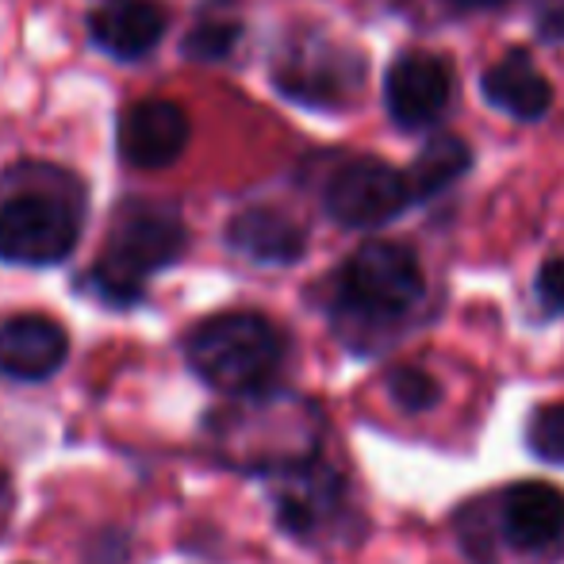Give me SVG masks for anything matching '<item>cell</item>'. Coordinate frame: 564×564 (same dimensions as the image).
Wrapping results in <instances>:
<instances>
[{
  "instance_id": "obj_1",
  "label": "cell",
  "mask_w": 564,
  "mask_h": 564,
  "mask_svg": "<svg viewBox=\"0 0 564 564\" xmlns=\"http://www.w3.org/2000/svg\"><path fill=\"white\" fill-rule=\"evenodd\" d=\"M85 224V188L54 162H15L0 177V261L58 265Z\"/></svg>"
},
{
  "instance_id": "obj_2",
  "label": "cell",
  "mask_w": 564,
  "mask_h": 564,
  "mask_svg": "<svg viewBox=\"0 0 564 564\" xmlns=\"http://www.w3.org/2000/svg\"><path fill=\"white\" fill-rule=\"evenodd\" d=\"M216 453L235 468L281 473L315 457L323 438V415L312 400L292 392H250L212 423Z\"/></svg>"
},
{
  "instance_id": "obj_3",
  "label": "cell",
  "mask_w": 564,
  "mask_h": 564,
  "mask_svg": "<svg viewBox=\"0 0 564 564\" xmlns=\"http://www.w3.org/2000/svg\"><path fill=\"white\" fill-rule=\"evenodd\" d=\"M185 349L196 377L227 395H250L269 388L284 361L281 330L253 312L212 315L188 335Z\"/></svg>"
},
{
  "instance_id": "obj_4",
  "label": "cell",
  "mask_w": 564,
  "mask_h": 564,
  "mask_svg": "<svg viewBox=\"0 0 564 564\" xmlns=\"http://www.w3.org/2000/svg\"><path fill=\"white\" fill-rule=\"evenodd\" d=\"M423 265L408 246L365 242L338 273V323L384 335L423 304Z\"/></svg>"
},
{
  "instance_id": "obj_5",
  "label": "cell",
  "mask_w": 564,
  "mask_h": 564,
  "mask_svg": "<svg viewBox=\"0 0 564 564\" xmlns=\"http://www.w3.org/2000/svg\"><path fill=\"white\" fill-rule=\"evenodd\" d=\"M188 235L177 212L158 204H127L116 216L108 246L93 265V292L108 304H134L147 289V276L173 265L185 250Z\"/></svg>"
},
{
  "instance_id": "obj_6",
  "label": "cell",
  "mask_w": 564,
  "mask_h": 564,
  "mask_svg": "<svg viewBox=\"0 0 564 564\" xmlns=\"http://www.w3.org/2000/svg\"><path fill=\"white\" fill-rule=\"evenodd\" d=\"M323 204H327V216L335 224L369 230L408 212L415 204V193H411L403 170L377 162V158H357V162H346L335 170V177L327 181V193H323Z\"/></svg>"
},
{
  "instance_id": "obj_7",
  "label": "cell",
  "mask_w": 564,
  "mask_h": 564,
  "mask_svg": "<svg viewBox=\"0 0 564 564\" xmlns=\"http://www.w3.org/2000/svg\"><path fill=\"white\" fill-rule=\"evenodd\" d=\"M361 54L346 51L338 43H323V39H304V43H292L276 58L273 82L284 97L300 100V105L341 108L361 89Z\"/></svg>"
},
{
  "instance_id": "obj_8",
  "label": "cell",
  "mask_w": 564,
  "mask_h": 564,
  "mask_svg": "<svg viewBox=\"0 0 564 564\" xmlns=\"http://www.w3.org/2000/svg\"><path fill=\"white\" fill-rule=\"evenodd\" d=\"M273 507L276 522L289 530L292 538H315L330 534L338 519L346 514V480L323 460H304L273 473Z\"/></svg>"
},
{
  "instance_id": "obj_9",
  "label": "cell",
  "mask_w": 564,
  "mask_h": 564,
  "mask_svg": "<svg viewBox=\"0 0 564 564\" xmlns=\"http://www.w3.org/2000/svg\"><path fill=\"white\" fill-rule=\"evenodd\" d=\"M453 93V74L438 54L408 51L388 66L384 77V108L400 127H431L446 112Z\"/></svg>"
},
{
  "instance_id": "obj_10",
  "label": "cell",
  "mask_w": 564,
  "mask_h": 564,
  "mask_svg": "<svg viewBox=\"0 0 564 564\" xmlns=\"http://www.w3.org/2000/svg\"><path fill=\"white\" fill-rule=\"evenodd\" d=\"M188 147V116L173 100H139L119 119V158L134 170H165Z\"/></svg>"
},
{
  "instance_id": "obj_11",
  "label": "cell",
  "mask_w": 564,
  "mask_h": 564,
  "mask_svg": "<svg viewBox=\"0 0 564 564\" xmlns=\"http://www.w3.org/2000/svg\"><path fill=\"white\" fill-rule=\"evenodd\" d=\"M89 35L108 58L139 62L162 43L165 12L154 0H100L89 15Z\"/></svg>"
},
{
  "instance_id": "obj_12",
  "label": "cell",
  "mask_w": 564,
  "mask_h": 564,
  "mask_svg": "<svg viewBox=\"0 0 564 564\" xmlns=\"http://www.w3.org/2000/svg\"><path fill=\"white\" fill-rule=\"evenodd\" d=\"M69 338L46 315H12L0 323V372L12 380H46L62 369Z\"/></svg>"
},
{
  "instance_id": "obj_13",
  "label": "cell",
  "mask_w": 564,
  "mask_h": 564,
  "mask_svg": "<svg viewBox=\"0 0 564 564\" xmlns=\"http://www.w3.org/2000/svg\"><path fill=\"white\" fill-rule=\"evenodd\" d=\"M503 538L519 550H545L564 538V491L545 480L514 484L503 496Z\"/></svg>"
},
{
  "instance_id": "obj_14",
  "label": "cell",
  "mask_w": 564,
  "mask_h": 564,
  "mask_svg": "<svg viewBox=\"0 0 564 564\" xmlns=\"http://www.w3.org/2000/svg\"><path fill=\"white\" fill-rule=\"evenodd\" d=\"M227 242L242 258L261 261V265H292L304 258L307 235L292 216L276 208H250L238 212L227 227Z\"/></svg>"
},
{
  "instance_id": "obj_15",
  "label": "cell",
  "mask_w": 564,
  "mask_h": 564,
  "mask_svg": "<svg viewBox=\"0 0 564 564\" xmlns=\"http://www.w3.org/2000/svg\"><path fill=\"white\" fill-rule=\"evenodd\" d=\"M480 89H484V97H488V105L522 119V123L542 119L553 105V85L538 74V66L530 62L527 51H511L507 58H499L496 66L480 77Z\"/></svg>"
},
{
  "instance_id": "obj_16",
  "label": "cell",
  "mask_w": 564,
  "mask_h": 564,
  "mask_svg": "<svg viewBox=\"0 0 564 564\" xmlns=\"http://www.w3.org/2000/svg\"><path fill=\"white\" fill-rule=\"evenodd\" d=\"M468 165H473V150H468L465 139H457V134H434L419 150L415 165L408 170V185L415 193V200H426V196L449 188Z\"/></svg>"
},
{
  "instance_id": "obj_17",
  "label": "cell",
  "mask_w": 564,
  "mask_h": 564,
  "mask_svg": "<svg viewBox=\"0 0 564 564\" xmlns=\"http://www.w3.org/2000/svg\"><path fill=\"white\" fill-rule=\"evenodd\" d=\"M388 392H392V400L400 403L403 411H411V415H419V411H431L434 403L442 400L438 380H434L431 372H423V369H411V365L392 369V377H388Z\"/></svg>"
},
{
  "instance_id": "obj_18",
  "label": "cell",
  "mask_w": 564,
  "mask_h": 564,
  "mask_svg": "<svg viewBox=\"0 0 564 564\" xmlns=\"http://www.w3.org/2000/svg\"><path fill=\"white\" fill-rule=\"evenodd\" d=\"M527 446L550 465H564V403H545L530 415Z\"/></svg>"
},
{
  "instance_id": "obj_19",
  "label": "cell",
  "mask_w": 564,
  "mask_h": 564,
  "mask_svg": "<svg viewBox=\"0 0 564 564\" xmlns=\"http://www.w3.org/2000/svg\"><path fill=\"white\" fill-rule=\"evenodd\" d=\"M238 23H200L193 35L185 39V54L196 62H219L235 51L238 43Z\"/></svg>"
},
{
  "instance_id": "obj_20",
  "label": "cell",
  "mask_w": 564,
  "mask_h": 564,
  "mask_svg": "<svg viewBox=\"0 0 564 564\" xmlns=\"http://www.w3.org/2000/svg\"><path fill=\"white\" fill-rule=\"evenodd\" d=\"M538 296L550 312H564V258H553L538 269Z\"/></svg>"
},
{
  "instance_id": "obj_21",
  "label": "cell",
  "mask_w": 564,
  "mask_h": 564,
  "mask_svg": "<svg viewBox=\"0 0 564 564\" xmlns=\"http://www.w3.org/2000/svg\"><path fill=\"white\" fill-rule=\"evenodd\" d=\"M542 31H545V39H564V8L561 12H550L542 20Z\"/></svg>"
},
{
  "instance_id": "obj_22",
  "label": "cell",
  "mask_w": 564,
  "mask_h": 564,
  "mask_svg": "<svg viewBox=\"0 0 564 564\" xmlns=\"http://www.w3.org/2000/svg\"><path fill=\"white\" fill-rule=\"evenodd\" d=\"M449 4H457V8H496V4H503V0H449Z\"/></svg>"
},
{
  "instance_id": "obj_23",
  "label": "cell",
  "mask_w": 564,
  "mask_h": 564,
  "mask_svg": "<svg viewBox=\"0 0 564 564\" xmlns=\"http://www.w3.org/2000/svg\"><path fill=\"white\" fill-rule=\"evenodd\" d=\"M0 491H4V473H0Z\"/></svg>"
}]
</instances>
